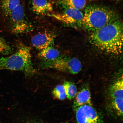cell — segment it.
Here are the masks:
<instances>
[{"mask_svg":"<svg viewBox=\"0 0 123 123\" xmlns=\"http://www.w3.org/2000/svg\"><path fill=\"white\" fill-rule=\"evenodd\" d=\"M91 43L106 53L118 55L122 53L123 24L119 19L92 32L90 37Z\"/></svg>","mask_w":123,"mask_h":123,"instance_id":"cell-1","label":"cell"},{"mask_svg":"<svg viewBox=\"0 0 123 123\" xmlns=\"http://www.w3.org/2000/svg\"><path fill=\"white\" fill-rule=\"evenodd\" d=\"M119 18L117 12L110 8L90 5L85 10L81 27L92 33L119 19Z\"/></svg>","mask_w":123,"mask_h":123,"instance_id":"cell-2","label":"cell"},{"mask_svg":"<svg viewBox=\"0 0 123 123\" xmlns=\"http://www.w3.org/2000/svg\"><path fill=\"white\" fill-rule=\"evenodd\" d=\"M0 70L22 71L28 76L35 74L37 72L32 64L30 48L20 44L14 53L0 58Z\"/></svg>","mask_w":123,"mask_h":123,"instance_id":"cell-3","label":"cell"},{"mask_svg":"<svg viewBox=\"0 0 123 123\" xmlns=\"http://www.w3.org/2000/svg\"><path fill=\"white\" fill-rule=\"evenodd\" d=\"M42 66L44 68L55 69L61 72L76 74L82 69V64L77 58L58 57L52 61H44Z\"/></svg>","mask_w":123,"mask_h":123,"instance_id":"cell-4","label":"cell"},{"mask_svg":"<svg viewBox=\"0 0 123 123\" xmlns=\"http://www.w3.org/2000/svg\"><path fill=\"white\" fill-rule=\"evenodd\" d=\"M8 17L11 29L13 33H27L33 30L32 26L26 18L24 8L20 4L12 11Z\"/></svg>","mask_w":123,"mask_h":123,"instance_id":"cell-5","label":"cell"},{"mask_svg":"<svg viewBox=\"0 0 123 123\" xmlns=\"http://www.w3.org/2000/svg\"><path fill=\"white\" fill-rule=\"evenodd\" d=\"M64 9L62 13L49 14L48 15L68 26L77 28L81 27L84 14L80 10L71 7Z\"/></svg>","mask_w":123,"mask_h":123,"instance_id":"cell-6","label":"cell"},{"mask_svg":"<svg viewBox=\"0 0 123 123\" xmlns=\"http://www.w3.org/2000/svg\"><path fill=\"white\" fill-rule=\"evenodd\" d=\"M75 111L78 123H104L100 116L92 105H81Z\"/></svg>","mask_w":123,"mask_h":123,"instance_id":"cell-7","label":"cell"},{"mask_svg":"<svg viewBox=\"0 0 123 123\" xmlns=\"http://www.w3.org/2000/svg\"><path fill=\"white\" fill-rule=\"evenodd\" d=\"M55 37L53 34L48 32L39 33L32 38L31 44L33 47L37 49L42 50L50 46Z\"/></svg>","mask_w":123,"mask_h":123,"instance_id":"cell-8","label":"cell"},{"mask_svg":"<svg viewBox=\"0 0 123 123\" xmlns=\"http://www.w3.org/2000/svg\"><path fill=\"white\" fill-rule=\"evenodd\" d=\"M76 96L73 104V108L75 111L81 105H92L91 95L88 87H84L77 93Z\"/></svg>","mask_w":123,"mask_h":123,"instance_id":"cell-9","label":"cell"},{"mask_svg":"<svg viewBox=\"0 0 123 123\" xmlns=\"http://www.w3.org/2000/svg\"><path fill=\"white\" fill-rule=\"evenodd\" d=\"M32 8L39 15L48 14L53 10V5L48 0H32Z\"/></svg>","mask_w":123,"mask_h":123,"instance_id":"cell-10","label":"cell"},{"mask_svg":"<svg viewBox=\"0 0 123 123\" xmlns=\"http://www.w3.org/2000/svg\"><path fill=\"white\" fill-rule=\"evenodd\" d=\"M60 52L57 49L50 46L41 50L38 54L44 61L54 60L59 57Z\"/></svg>","mask_w":123,"mask_h":123,"instance_id":"cell-11","label":"cell"},{"mask_svg":"<svg viewBox=\"0 0 123 123\" xmlns=\"http://www.w3.org/2000/svg\"><path fill=\"white\" fill-rule=\"evenodd\" d=\"M86 0H58V4L64 9L71 7L81 10L85 7Z\"/></svg>","mask_w":123,"mask_h":123,"instance_id":"cell-12","label":"cell"},{"mask_svg":"<svg viewBox=\"0 0 123 123\" xmlns=\"http://www.w3.org/2000/svg\"><path fill=\"white\" fill-rule=\"evenodd\" d=\"M123 76L114 83L111 87L110 93L112 99L123 98Z\"/></svg>","mask_w":123,"mask_h":123,"instance_id":"cell-13","label":"cell"},{"mask_svg":"<svg viewBox=\"0 0 123 123\" xmlns=\"http://www.w3.org/2000/svg\"><path fill=\"white\" fill-rule=\"evenodd\" d=\"M20 0H1L3 13L8 17L12 12L20 4Z\"/></svg>","mask_w":123,"mask_h":123,"instance_id":"cell-14","label":"cell"},{"mask_svg":"<svg viewBox=\"0 0 123 123\" xmlns=\"http://www.w3.org/2000/svg\"><path fill=\"white\" fill-rule=\"evenodd\" d=\"M63 85L67 98L70 100L73 99L77 93V88L76 85L70 81H66Z\"/></svg>","mask_w":123,"mask_h":123,"instance_id":"cell-15","label":"cell"},{"mask_svg":"<svg viewBox=\"0 0 123 123\" xmlns=\"http://www.w3.org/2000/svg\"><path fill=\"white\" fill-rule=\"evenodd\" d=\"M53 96L55 98L63 100L67 98L63 85H58L53 89L52 92Z\"/></svg>","mask_w":123,"mask_h":123,"instance_id":"cell-16","label":"cell"},{"mask_svg":"<svg viewBox=\"0 0 123 123\" xmlns=\"http://www.w3.org/2000/svg\"><path fill=\"white\" fill-rule=\"evenodd\" d=\"M123 98L112 99V105L117 114L120 116L123 115Z\"/></svg>","mask_w":123,"mask_h":123,"instance_id":"cell-17","label":"cell"},{"mask_svg":"<svg viewBox=\"0 0 123 123\" xmlns=\"http://www.w3.org/2000/svg\"><path fill=\"white\" fill-rule=\"evenodd\" d=\"M12 49L5 40L0 37V54L8 55L12 52Z\"/></svg>","mask_w":123,"mask_h":123,"instance_id":"cell-18","label":"cell"},{"mask_svg":"<svg viewBox=\"0 0 123 123\" xmlns=\"http://www.w3.org/2000/svg\"><path fill=\"white\" fill-rule=\"evenodd\" d=\"M90 0V1H94V0Z\"/></svg>","mask_w":123,"mask_h":123,"instance_id":"cell-19","label":"cell"},{"mask_svg":"<svg viewBox=\"0 0 123 123\" xmlns=\"http://www.w3.org/2000/svg\"></svg>","mask_w":123,"mask_h":123,"instance_id":"cell-20","label":"cell"}]
</instances>
